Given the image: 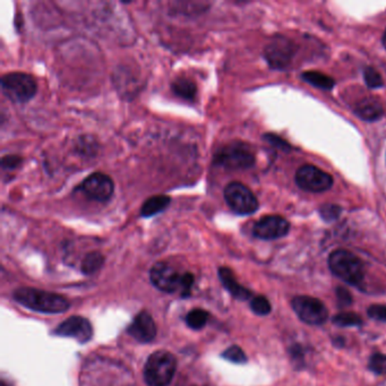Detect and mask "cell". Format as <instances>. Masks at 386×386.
<instances>
[{
  "label": "cell",
  "instance_id": "obj_14",
  "mask_svg": "<svg viewBox=\"0 0 386 386\" xmlns=\"http://www.w3.org/2000/svg\"><path fill=\"white\" fill-rule=\"evenodd\" d=\"M128 334L141 343H149L157 336V325L148 312H141L129 325Z\"/></svg>",
  "mask_w": 386,
  "mask_h": 386
},
{
  "label": "cell",
  "instance_id": "obj_27",
  "mask_svg": "<svg viewBox=\"0 0 386 386\" xmlns=\"http://www.w3.org/2000/svg\"><path fill=\"white\" fill-rule=\"evenodd\" d=\"M320 212H321L324 220L333 221L339 217L340 213H341V208L338 205L327 204L322 206Z\"/></svg>",
  "mask_w": 386,
  "mask_h": 386
},
{
  "label": "cell",
  "instance_id": "obj_23",
  "mask_svg": "<svg viewBox=\"0 0 386 386\" xmlns=\"http://www.w3.org/2000/svg\"><path fill=\"white\" fill-rule=\"evenodd\" d=\"M250 309L257 315L264 316L270 314L272 307L270 301L264 296H256L250 301Z\"/></svg>",
  "mask_w": 386,
  "mask_h": 386
},
{
  "label": "cell",
  "instance_id": "obj_10",
  "mask_svg": "<svg viewBox=\"0 0 386 386\" xmlns=\"http://www.w3.org/2000/svg\"><path fill=\"white\" fill-rule=\"evenodd\" d=\"M80 192L95 202L106 203L113 197L115 184L106 173H94L84 179L80 184Z\"/></svg>",
  "mask_w": 386,
  "mask_h": 386
},
{
  "label": "cell",
  "instance_id": "obj_21",
  "mask_svg": "<svg viewBox=\"0 0 386 386\" xmlns=\"http://www.w3.org/2000/svg\"><path fill=\"white\" fill-rule=\"evenodd\" d=\"M208 320V313L204 309L195 308L188 313L186 316V323L193 330H202Z\"/></svg>",
  "mask_w": 386,
  "mask_h": 386
},
{
  "label": "cell",
  "instance_id": "obj_7",
  "mask_svg": "<svg viewBox=\"0 0 386 386\" xmlns=\"http://www.w3.org/2000/svg\"><path fill=\"white\" fill-rule=\"evenodd\" d=\"M223 196L231 211L239 215H250L259 208V201L250 188L241 183L234 182L227 185Z\"/></svg>",
  "mask_w": 386,
  "mask_h": 386
},
{
  "label": "cell",
  "instance_id": "obj_8",
  "mask_svg": "<svg viewBox=\"0 0 386 386\" xmlns=\"http://www.w3.org/2000/svg\"><path fill=\"white\" fill-rule=\"evenodd\" d=\"M292 306L298 317L310 325H321L329 318L327 307L316 298L297 296L292 299Z\"/></svg>",
  "mask_w": 386,
  "mask_h": 386
},
{
  "label": "cell",
  "instance_id": "obj_24",
  "mask_svg": "<svg viewBox=\"0 0 386 386\" xmlns=\"http://www.w3.org/2000/svg\"><path fill=\"white\" fill-rule=\"evenodd\" d=\"M222 357L224 359L231 362V363L244 364L247 362L246 355H245L243 349H241V347H238V345H231V347H229L228 349L223 352Z\"/></svg>",
  "mask_w": 386,
  "mask_h": 386
},
{
  "label": "cell",
  "instance_id": "obj_18",
  "mask_svg": "<svg viewBox=\"0 0 386 386\" xmlns=\"http://www.w3.org/2000/svg\"><path fill=\"white\" fill-rule=\"evenodd\" d=\"M171 90L178 98L184 99L187 101H193L196 98V84L190 78L179 76L171 83Z\"/></svg>",
  "mask_w": 386,
  "mask_h": 386
},
{
  "label": "cell",
  "instance_id": "obj_17",
  "mask_svg": "<svg viewBox=\"0 0 386 386\" xmlns=\"http://www.w3.org/2000/svg\"><path fill=\"white\" fill-rule=\"evenodd\" d=\"M171 203V197L166 195H155V196L150 197L146 199L145 202L143 203L141 208V215L143 217H151L153 215L164 212Z\"/></svg>",
  "mask_w": 386,
  "mask_h": 386
},
{
  "label": "cell",
  "instance_id": "obj_20",
  "mask_svg": "<svg viewBox=\"0 0 386 386\" xmlns=\"http://www.w3.org/2000/svg\"><path fill=\"white\" fill-rule=\"evenodd\" d=\"M104 263V257L101 252H89L82 261V271L84 274L90 276L94 274L102 268Z\"/></svg>",
  "mask_w": 386,
  "mask_h": 386
},
{
  "label": "cell",
  "instance_id": "obj_5",
  "mask_svg": "<svg viewBox=\"0 0 386 386\" xmlns=\"http://www.w3.org/2000/svg\"><path fill=\"white\" fill-rule=\"evenodd\" d=\"M38 90L36 78L23 71H12L3 75L1 91L14 103H27L34 98Z\"/></svg>",
  "mask_w": 386,
  "mask_h": 386
},
{
  "label": "cell",
  "instance_id": "obj_1",
  "mask_svg": "<svg viewBox=\"0 0 386 386\" xmlns=\"http://www.w3.org/2000/svg\"><path fill=\"white\" fill-rule=\"evenodd\" d=\"M13 296L20 305L34 312L62 314L71 307L69 300L63 296L39 289L18 288Z\"/></svg>",
  "mask_w": 386,
  "mask_h": 386
},
{
  "label": "cell",
  "instance_id": "obj_19",
  "mask_svg": "<svg viewBox=\"0 0 386 386\" xmlns=\"http://www.w3.org/2000/svg\"><path fill=\"white\" fill-rule=\"evenodd\" d=\"M301 78L313 87L327 90V91H331L336 84L332 78L323 74V73H320V71H306L301 75Z\"/></svg>",
  "mask_w": 386,
  "mask_h": 386
},
{
  "label": "cell",
  "instance_id": "obj_15",
  "mask_svg": "<svg viewBox=\"0 0 386 386\" xmlns=\"http://www.w3.org/2000/svg\"><path fill=\"white\" fill-rule=\"evenodd\" d=\"M219 276H220L223 287L230 292L232 297H235L236 299L239 300H247L252 297V292L238 283L235 274H234V272L230 269H219Z\"/></svg>",
  "mask_w": 386,
  "mask_h": 386
},
{
  "label": "cell",
  "instance_id": "obj_28",
  "mask_svg": "<svg viewBox=\"0 0 386 386\" xmlns=\"http://www.w3.org/2000/svg\"><path fill=\"white\" fill-rule=\"evenodd\" d=\"M21 164L22 158L21 157H18V155H5V157L1 159V166H3V170L16 169L18 166H21Z\"/></svg>",
  "mask_w": 386,
  "mask_h": 386
},
{
  "label": "cell",
  "instance_id": "obj_6",
  "mask_svg": "<svg viewBox=\"0 0 386 386\" xmlns=\"http://www.w3.org/2000/svg\"><path fill=\"white\" fill-rule=\"evenodd\" d=\"M213 162L223 169L245 170L254 166L255 155L245 143L232 142L217 150Z\"/></svg>",
  "mask_w": 386,
  "mask_h": 386
},
{
  "label": "cell",
  "instance_id": "obj_4",
  "mask_svg": "<svg viewBox=\"0 0 386 386\" xmlns=\"http://www.w3.org/2000/svg\"><path fill=\"white\" fill-rule=\"evenodd\" d=\"M329 268L334 276L351 285H358L365 278V265L354 252L336 250L329 257Z\"/></svg>",
  "mask_w": 386,
  "mask_h": 386
},
{
  "label": "cell",
  "instance_id": "obj_30",
  "mask_svg": "<svg viewBox=\"0 0 386 386\" xmlns=\"http://www.w3.org/2000/svg\"><path fill=\"white\" fill-rule=\"evenodd\" d=\"M382 42H383L384 48H385V49H386V31H385V32H384L383 39H382Z\"/></svg>",
  "mask_w": 386,
  "mask_h": 386
},
{
  "label": "cell",
  "instance_id": "obj_29",
  "mask_svg": "<svg viewBox=\"0 0 386 386\" xmlns=\"http://www.w3.org/2000/svg\"><path fill=\"white\" fill-rule=\"evenodd\" d=\"M336 297L339 299V303H342L343 306H347V305H350L351 298L350 292H348L347 289L339 288L336 290Z\"/></svg>",
  "mask_w": 386,
  "mask_h": 386
},
{
  "label": "cell",
  "instance_id": "obj_12",
  "mask_svg": "<svg viewBox=\"0 0 386 386\" xmlns=\"http://www.w3.org/2000/svg\"><path fill=\"white\" fill-rule=\"evenodd\" d=\"M294 48L292 42L285 38H276L264 51L265 59L274 69H283L292 62Z\"/></svg>",
  "mask_w": 386,
  "mask_h": 386
},
{
  "label": "cell",
  "instance_id": "obj_26",
  "mask_svg": "<svg viewBox=\"0 0 386 386\" xmlns=\"http://www.w3.org/2000/svg\"><path fill=\"white\" fill-rule=\"evenodd\" d=\"M364 78H365L366 84L371 89H378L384 85L383 78L380 76V73L371 67L365 69Z\"/></svg>",
  "mask_w": 386,
  "mask_h": 386
},
{
  "label": "cell",
  "instance_id": "obj_13",
  "mask_svg": "<svg viewBox=\"0 0 386 386\" xmlns=\"http://www.w3.org/2000/svg\"><path fill=\"white\" fill-rule=\"evenodd\" d=\"M55 334L65 338H73L80 343H85L92 339V325L87 318L82 316H71L57 327Z\"/></svg>",
  "mask_w": 386,
  "mask_h": 386
},
{
  "label": "cell",
  "instance_id": "obj_16",
  "mask_svg": "<svg viewBox=\"0 0 386 386\" xmlns=\"http://www.w3.org/2000/svg\"><path fill=\"white\" fill-rule=\"evenodd\" d=\"M355 111H356L357 116L363 120H367V122L378 120L384 115L383 106L376 99L371 98L362 100L359 103L357 104Z\"/></svg>",
  "mask_w": 386,
  "mask_h": 386
},
{
  "label": "cell",
  "instance_id": "obj_2",
  "mask_svg": "<svg viewBox=\"0 0 386 386\" xmlns=\"http://www.w3.org/2000/svg\"><path fill=\"white\" fill-rule=\"evenodd\" d=\"M150 279L155 288L166 294H173L180 290L184 296H188L194 285L193 274L179 272L166 262H158L152 266Z\"/></svg>",
  "mask_w": 386,
  "mask_h": 386
},
{
  "label": "cell",
  "instance_id": "obj_25",
  "mask_svg": "<svg viewBox=\"0 0 386 386\" xmlns=\"http://www.w3.org/2000/svg\"><path fill=\"white\" fill-rule=\"evenodd\" d=\"M369 369L378 375L386 374V356L382 354H375L369 359Z\"/></svg>",
  "mask_w": 386,
  "mask_h": 386
},
{
  "label": "cell",
  "instance_id": "obj_9",
  "mask_svg": "<svg viewBox=\"0 0 386 386\" xmlns=\"http://www.w3.org/2000/svg\"><path fill=\"white\" fill-rule=\"evenodd\" d=\"M296 183L301 190L310 193L327 192L333 186L332 176L318 169L316 166L306 164L298 169L296 173Z\"/></svg>",
  "mask_w": 386,
  "mask_h": 386
},
{
  "label": "cell",
  "instance_id": "obj_3",
  "mask_svg": "<svg viewBox=\"0 0 386 386\" xmlns=\"http://www.w3.org/2000/svg\"><path fill=\"white\" fill-rule=\"evenodd\" d=\"M177 371V359L169 351H155L146 360L144 380L148 386H168Z\"/></svg>",
  "mask_w": 386,
  "mask_h": 386
},
{
  "label": "cell",
  "instance_id": "obj_11",
  "mask_svg": "<svg viewBox=\"0 0 386 386\" xmlns=\"http://www.w3.org/2000/svg\"><path fill=\"white\" fill-rule=\"evenodd\" d=\"M290 223L280 215H268L262 217L252 228V234L256 238L263 241H274L288 235Z\"/></svg>",
  "mask_w": 386,
  "mask_h": 386
},
{
  "label": "cell",
  "instance_id": "obj_22",
  "mask_svg": "<svg viewBox=\"0 0 386 386\" xmlns=\"http://www.w3.org/2000/svg\"><path fill=\"white\" fill-rule=\"evenodd\" d=\"M333 322L339 327H358V325H362L363 320L355 313H340L338 315L334 316Z\"/></svg>",
  "mask_w": 386,
  "mask_h": 386
}]
</instances>
